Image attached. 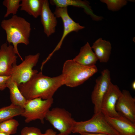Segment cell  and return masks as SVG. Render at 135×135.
<instances>
[{
  "instance_id": "16",
  "label": "cell",
  "mask_w": 135,
  "mask_h": 135,
  "mask_svg": "<svg viewBox=\"0 0 135 135\" xmlns=\"http://www.w3.org/2000/svg\"><path fill=\"white\" fill-rule=\"evenodd\" d=\"M73 60L79 64L88 66L95 65L98 60L88 42L81 47L78 54Z\"/></svg>"
},
{
  "instance_id": "30",
  "label": "cell",
  "mask_w": 135,
  "mask_h": 135,
  "mask_svg": "<svg viewBox=\"0 0 135 135\" xmlns=\"http://www.w3.org/2000/svg\"></svg>"
},
{
  "instance_id": "27",
  "label": "cell",
  "mask_w": 135,
  "mask_h": 135,
  "mask_svg": "<svg viewBox=\"0 0 135 135\" xmlns=\"http://www.w3.org/2000/svg\"><path fill=\"white\" fill-rule=\"evenodd\" d=\"M80 135H109L103 133H91L83 132L80 134Z\"/></svg>"
},
{
  "instance_id": "8",
  "label": "cell",
  "mask_w": 135,
  "mask_h": 135,
  "mask_svg": "<svg viewBox=\"0 0 135 135\" xmlns=\"http://www.w3.org/2000/svg\"><path fill=\"white\" fill-rule=\"evenodd\" d=\"M111 83L110 71L107 69L102 71L101 75L96 79L91 95L92 102L94 105V114L101 112L102 99Z\"/></svg>"
},
{
  "instance_id": "12",
  "label": "cell",
  "mask_w": 135,
  "mask_h": 135,
  "mask_svg": "<svg viewBox=\"0 0 135 135\" xmlns=\"http://www.w3.org/2000/svg\"><path fill=\"white\" fill-rule=\"evenodd\" d=\"M12 46L2 44L0 48V76H10L11 70L16 64L18 56Z\"/></svg>"
},
{
  "instance_id": "14",
  "label": "cell",
  "mask_w": 135,
  "mask_h": 135,
  "mask_svg": "<svg viewBox=\"0 0 135 135\" xmlns=\"http://www.w3.org/2000/svg\"><path fill=\"white\" fill-rule=\"evenodd\" d=\"M106 119L120 135H135V123L120 114L116 117L105 116Z\"/></svg>"
},
{
  "instance_id": "17",
  "label": "cell",
  "mask_w": 135,
  "mask_h": 135,
  "mask_svg": "<svg viewBox=\"0 0 135 135\" xmlns=\"http://www.w3.org/2000/svg\"><path fill=\"white\" fill-rule=\"evenodd\" d=\"M6 88L9 90L11 104L23 108L27 100L21 93L18 84L10 76L7 82Z\"/></svg>"
},
{
  "instance_id": "23",
  "label": "cell",
  "mask_w": 135,
  "mask_h": 135,
  "mask_svg": "<svg viewBox=\"0 0 135 135\" xmlns=\"http://www.w3.org/2000/svg\"><path fill=\"white\" fill-rule=\"evenodd\" d=\"M100 1L106 4L108 9L113 12L118 10L127 3L125 0H101Z\"/></svg>"
},
{
  "instance_id": "10",
  "label": "cell",
  "mask_w": 135,
  "mask_h": 135,
  "mask_svg": "<svg viewBox=\"0 0 135 135\" xmlns=\"http://www.w3.org/2000/svg\"><path fill=\"white\" fill-rule=\"evenodd\" d=\"M56 18H61L64 26L63 34L60 42L53 52L50 54L52 56L53 53L60 48L62 42L67 35L72 32H78L84 28L78 23L75 22L70 17L68 11V7H56L54 13Z\"/></svg>"
},
{
  "instance_id": "24",
  "label": "cell",
  "mask_w": 135,
  "mask_h": 135,
  "mask_svg": "<svg viewBox=\"0 0 135 135\" xmlns=\"http://www.w3.org/2000/svg\"><path fill=\"white\" fill-rule=\"evenodd\" d=\"M21 135H43V134L38 128L25 126L22 130Z\"/></svg>"
},
{
  "instance_id": "1",
  "label": "cell",
  "mask_w": 135,
  "mask_h": 135,
  "mask_svg": "<svg viewBox=\"0 0 135 135\" xmlns=\"http://www.w3.org/2000/svg\"><path fill=\"white\" fill-rule=\"evenodd\" d=\"M61 74L51 77L44 75L42 72L33 75L26 82L18 85L26 100L36 98L46 100L53 98L55 93L64 84Z\"/></svg>"
},
{
  "instance_id": "7",
  "label": "cell",
  "mask_w": 135,
  "mask_h": 135,
  "mask_svg": "<svg viewBox=\"0 0 135 135\" xmlns=\"http://www.w3.org/2000/svg\"><path fill=\"white\" fill-rule=\"evenodd\" d=\"M40 56L39 53L26 56L22 63L13 67L10 75V78L18 85L28 81L33 75L38 72L33 68L37 64Z\"/></svg>"
},
{
  "instance_id": "18",
  "label": "cell",
  "mask_w": 135,
  "mask_h": 135,
  "mask_svg": "<svg viewBox=\"0 0 135 135\" xmlns=\"http://www.w3.org/2000/svg\"><path fill=\"white\" fill-rule=\"evenodd\" d=\"M43 1V0H21L20 10L37 18L40 16Z\"/></svg>"
},
{
  "instance_id": "2",
  "label": "cell",
  "mask_w": 135,
  "mask_h": 135,
  "mask_svg": "<svg viewBox=\"0 0 135 135\" xmlns=\"http://www.w3.org/2000/svg\"><path fill=\"white\" fill-rule=\"evenodd\" d=\"M1 26L6 32L7 41L12 44L15 53L23 61L18 45L21 43L26 45L29 44L31 30L30 24L23 18L15 15L8 19L2 20Z\"/></svg>"
},
{
  "instance_id": "11",
  "label": "cell",
  "mask_w": 135,
  "mask_h": 135,
  "mask_svg": "<svg viewBox=\"0 0 135 135\" xmlns=\"http://www.w3.org/2000/svg\"><path fill=\"white\" fill-rule=\"evenodd\" d=\"M116 109L118 114L135 123V98L128 90H124L116 102Z\"/></svg>"
},
{
  "instance_id": "4",
  "label": "cell",
  "mask_w": 135,
  "mask_h": 135,
  "mask_svg": "<svg viewBox=\"0 0 135 135\" xmlns=\"http://www.w3.org/2000/svg\"><path fill=\"white\" fill-rule=\"evenodd\" d=\"M72 132L103 133L109 135H120L108 122L101 112L94 114L92 117L84 121H75Z\"/></svg>"
},
{
  "instance_id": "29",
  "label": "cell",
  "mask_w": 135,
  "mask_h": 135,
  "mask_svg": "<svg viewBox=\"0 0 135 135\" xmlns=\"http://www.w3.org/2000/svg\"><path fill=\"white\" fill-rule=\"evenodd\" d=\"M0 135H10L8 134L0 132Z\"/></svg>"
},
{
  "instance_id": "21",
  "label": "cell",
  "mask_w": 135,
  "mask_h": 135,
  "mask_svg": "<svg viewBox=\"0 0 135 135\" xmlns=\"http://www.w3.org/2000/svg\"><path fill=\"white\" fill-rule=\"evenodd\" d=\"M19 124L14 119L12 118L0 123V132L8 134L10 135L15 134Z\"/></svg>"
},
{
  "instance_id": "15",
  "label": "cell",
  "mask_w": 135,
  "mask_h": 135,
  "mask_svg": "<svg viewBox=\"0 0 135 135\" xmlns=\"http://www.w3.org/2000/svg\"><path fill=\"white\" fill-rule=\"evenodd\" d=\"M91 48L100 62L106 63L108 61L112 48L110 42L100 38L93 43Z\"/></svg>"
},
{
  "instance_id": "3",
  "label": "cell",
  "mask_w": 135,
  "mask_h": 135,
  "mask_svg": "<svg viewBox=\"0 0 135 135\" xmlns=\"http://www.w3.org/2000/svg\"><path fill=\"white\" fill-rule=\"evenodd\" d=\"M98 71L96 65L86 66L78 64L73 59L66 61L62 74L64 77V85L74 87L79 86Z\"/></svg>"
},
{
  "instance_id": "6",
  "label": "cell",
  "mask_w": 135,
  "mask_h": 135,
  "mask_svg": "<svg viewBox=\"0 0 135 135\" xmlns=\"http://www.w3.org/2000/svg\"><path fill=\"white\" fill-rule=\"evenodd\" d=\"M45 119L62 135H69L72 132L76 121L70 113L64 108L58 107L50 110Z\"/></svg>"
},
{
  "instance_id": "26",
  "label": "cell",
  "mask_w": 135,
  "mask_h": 135,
  "mask_svg": "<svg viewBox=\"0 0 135 135\" xmlns=\"http://www.w3.org/2000/svg\"><path fill=\"white\" fill-rule=\"evenodd\" d=\"M43 135H62L60 133L57 134L52 129L49 128L47 130Z\"/></svg>"
},
{
  "instance_id": "20",
  "label": "cell",
  "mask_w": 135,
  "mask_h": 135,
  "mask_svg": "<svg viewBox=\"0 0 135 135\" xmlns=\"http://www.w3.org/2000/svg\"><path fill=\"white\" fill-rule=\"evenodd\" d=\"M50 2L51 4L55 6L56 7L62 8L72 6L85 8L88 12L91 11L88 3L86 1L79 0H52Z\"/></svg>"
},
{
  "instance_id": "22",
  "label": "cell",
  "mask_w": 135,
  "mask_h": 135,
  "mask_svg": "<svg viewBox=\"0 0 135 135\" xmlns=\"http://www.w3.org/2000/svg\"><path fill=\"white\" fill-rule=\"evenodd\" d=\"M21 0H4L2 4L7 8L4 15L5 18L8 17L10 14L16 15L18 8L20 6Z\"/></svg>"
},
{
  "instance_id": "5",
  "label": "cell",
  "mask_w": 135,
  "mask_h": 135,
  "mask_svg": "<svg viewBox=\"0 0 135 135\" xmlns=\"http://www.w3.org/2000/svg\"><path fill=\"white\" fill-rule=\"evenodd\" d=\"M54 102L53 98L46 100L36 98L27 100L20 116L28 123L38 120L44 124L46 115Z\"/></svg>"
},
{
  "instance_id": "25",
  "label": "cell",
  "mask_w": 135,
  "mask_h": 135,
  "mask_svg": "<svg viewBox=\"0 0 135 135\" xmlns=\"http://www.w3.org/2000/svg\"><path fill=\"white\" fill-rule=\"evenodd\" d=\"M9 76H0V90L3 91L6 88L7 82Z\"/></svg>"
},
{
  "instance_id": "9",
  "label": "cell",
  "mask_w": 135,
  "mask_h": 135,
  "mask_svg": "<svg viewBox=\"0 0 135 135\" xmlns=\"http://www.w3.org/2000/svg\"><path fill=\"white\" fill-rule=\"evenodd\" d=\"M122 93L117 85L111 83L101 104V112L104 116L114 117L120 115L116 110V105Z\"/></svg>"
},
{
  "instance_id": "28",
  "label": "cell",
  "mask_w": 135,
  "mask_h": 135,
  "mask_svg": "<svg viewBox=\"0 0 135 135\" xmlns=\"http://www.w3.org/2000/svg\"><path fill=\"white\" fill-rule=\"evenodd\" d=\"M132 89L134 90H135V80L132 83Z\"/></svg>"
},
{
  "instance_id": "13",
  "label": "cell",
  "mask_w": 135,
  "mask_h": 135,
  "mask_svg": "<svg viewBox=\"0 0 135 135\" xmlns=\"http://www.w3.org/2000/svg\"><path fill=\"white\" fill-rule=\"evenodd\" d=\"M40 16L44 32L48 37L55 32L57 21L56 18L50 9L48 0H43Z\"/></svg>"
},
{
  "instance_id": "19",
  "label": "cell",
  "mask_w": 135,
  "mask_h": 135,
  "mask_svg": "<svg viewBox=\"0 0 135 135\" xmlns=\"http://www.w3.org/2000/svg\"><path fill=\"white\" fill-rule=\"evenodd\" d=\"M23 108L11 104L0 108V123L15 116L21 115Z\"/></svg>"
}]
</instances>
